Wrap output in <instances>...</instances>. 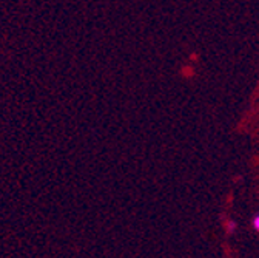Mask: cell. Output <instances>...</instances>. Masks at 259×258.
Here are the masks:
<instances>
[{
	"label": "cell",
	"instance_id": "obj_1",
	"mask_svg": "<svg viewBox=\"0 0 259 258\" xmlns=\"http://www.w3.org/2000/svg\"><path fill=\"white\" fill-rule=\"evenodd\" d=\"M253 228L259 232V215H256V216L253 218Z\"/></svg>",
	"mask_w": 259,
	"mask_h": 258
},
{
	"label": "cell",
	"instance_id": "obj_2",
	"mask_svg": "<svg viewBox=\"0 0 259 258\" xmlns=\"http://www.w3.org/2000/svg\"><path fill=\"white\" fill-rule=\"evenodd\" d=\"M235 229H236V223H230V224H229V231L232 232V231H235Z\"/></svg>",
	"mask_w": 259,
	"mask_h": 258
}]
</instances>
